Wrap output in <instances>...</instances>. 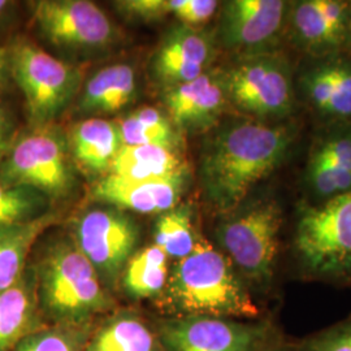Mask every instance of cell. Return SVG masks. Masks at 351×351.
<instances>
[{
  "label": "cell",
  "mask_w": 351,
  "mask_h": 351,
  "mask_svg": "<svg viewBox=\"0 0 351 351\" xmlns=\"http://www.w3.org/2000/svg\"><path fill=\"white\" fill-rule=\"evenodd\" d=\"M294 134L288 125L233 120L207 138L199 159V182L207 203L232 213L265 177L284 163Z\"/></svg>",
  "instance_id": "6da1fadb"
},
{
  "label": "cell",
  "mask_w": 351,
  "mask_h": 351,
  "mask_svg": "<svg viewBox=\"0 0 351 351\" xmlns=\"http://www.w3.org/2000/svg\"><path fill=\"white\" fill-rule=\"evenodd\" d=\"M159 316L261 319L264 311L226 255L201 236L186 258L171 265L168 282L154 302Z\"/></svg>",
  "instance_id": "7a4b0ae2"
},
{
  "label": "cell",
  "mask_w": 351,
  "mask_h": 351,
  "mask_svg": "<svg viewBox=\"0 0 351 351\" xmlns=\"http://www.w3.org/2000/svg\"><path fill=\"white\" fill-rule=\"evenodd\" d=\"M37 245L30 262L47 324H88L120 306L68 233L52 234Z\"/></svg>",
  "instance_id": "3957f363"
},
{
  "label": "cell",
  "mask_w": 351,
  "mask_h": 351,
  "mask_svg": "<svg viewBox=\"0 0 351 351\" xmlns=\"http://www.w3.org/2000/svg\"><path fill=\"white\" fill-rule=\"evenodd\" d=\"M284 213L274 201L239 206L221 215L210 242L226 256L250 290L256 303L267 313L280 300L281 261L285 255L282 229Z\"/></svg>",
  "instance_id": "277c9868"
},
{
  "label": "cell",
  "mask_w": 351,
  "mask_h": 351,
  "mask_svg": "<svg viewBox=\"0 0 351 351\" xmlns=\"http://www.w3.org/2000/svg\"><path fill=\"white\" fill-rule=\"evenodd\" d=\"M285 256L301 281L351 287V190L302 208Z\"/></svg>",
  "instance_id": "5b68a950"
},
{
  "label": "cell",
  "mask_w": 351,
  "mask_h": 351,
  "mask_svg": "<svg viewBox=\"0 0 351 351\" xmlns=\"http://www.w3.org/2000/svg\"><path fill=\"white\" fill-rule=\"evenodd\" d=\"M77 172L66 133L55 123L21 129L0 162V182L33 189L50 203L75 195L80 185Z\"/></svg>",
  "instance_id": "8992f818"
},
{
  "label": "cell",
  "mask_w": 351,
  "mask_h": 351,
  "mask_svg": "<svg viewBox=\"0 0 351 351\" xmlns=\"http://www.w3.org/2000/svg\"><path fill=\"white\" fill-rule=\"evenodd\" d=\"M10 46L13 85L24 97L27 125L55 123L81 91V69L25 37L14 38Z\"/></svg>",
  "instance_id": "52a82bcc"
},
{
  "label": "cell",
  "mask_w": 351,
  "mask_h": 351,
  "mask_svg": "<svg viewBox=\"0 0 351 351\" xmlns=\"http://www.w3.org/2000/svg\"><path fill=\"white\" fill-rule=\"evenodd\" d=\"M154 317L164 351H263L284 329L277 313L255 320L221 316Z\"/></svg>",
  "instance_id": "ba28073f"
},
{
  "label": "cell",
  "mask_w": 351,
  "mask_h": 351,
  "mask_svg": "<svg viewBox=\"0 0 351 351\" xmlns=\"http://www.w3.org/2000/svg\"><path fill=\"white\" fill-rule=\"evenodd\" d=\"M69 237L88 259L98 276L117 298L120 277L130 258L141 247L138 221L112 206H93L71 221Z\"/></svg>",
  "instance_id": "9c48e42d"
},
{
  "label": "cell",
  "mask_w": 351,
  "mask_h": 351,
  "mask_svg": "<svg viewBox=\"0 0 351 351\" xmlns=\"http://www.w3.org/2000/svg\"><path fill=\"white\" fill-rule=\"evenodd\" d=\"M226 101L255 119L293 112L295 93L287 60L276 53L249 55L220 72Z\"/></svg>",
  "instance_id": "30bf717a"
},
{
  "label": "cell",
  "mask_w": 351,
  "mask_h": 351,
  "mask_svg": "<svg viewBox=\"0 0 351 351\" xmlns=\"http://www.w3.org/2000/svg\"><path fill=\"white\" fill-rule=\"evenodd\" d=\"M29 4L38 33L68 53H101L120 38L114 23L94 1L38 0Z\"/></svg>",
  "instance_id": "8fae6325"
},
{
  "label": "cell",
  "mask_w": 351,
  "mask_h": 351,
  "mask_svg": "<svg viewBox=\"0 0 351 351\" xmlns=\"http://www.w3.org/2000/svg\"><path fill=\"white\" fill-rule=\"evenodd\" d=\"M288 3L281 0H230L223 4L217 39L226 50L265 53L281 33Z\"/></svg>",
  "instance_id": "7c38bea8"
},
{
  "label": "cell",
  "mask_w": 351,
  "mask_h": 351,
  "mask_svg": "<svg viewBox=\"0 0 351 351\" xmlns=\"http://www.w3.org/2000/svg\"><path fill=\"white\" fill-rule=\"evenodd\" d=\"M215 43L206 32L175 26L167 32L150 60L152 80L164 90L198 78L210 71Z\"/></svg>",
  "instance_id": "4fadbf2b"
},
{
  "label": "cell",
  "mask_w": 351,
  "mask_h": 351,
  "mask_svg": "<svg viewBox=\"0 0 351 351\" xmlns=\"http://www.w3.org/2000/svg\"><path fill=\"white\" fill-rule=\"evenodd\" d=\"M188 172L163 178L133 180L106 175L90 189L91 199L125 213L162 215L176 206L186 185Z\"/></svg>",
  "instance_id": "5bb4252c"
},
{
  "label": "cell",
  "mask_w": 351,
  "mask_h": 351,
  "mask_svg": "<svg viewBox=\"0 0 351 351\" xmlns=\"http://www.w3.org/2000/svg\"><path fill=\"white\" fill-rule=\"evenodd\" d=\"M165 113L178 132H203L216 125L226 101L220 72L208 71L198 78L164 90Z\"/></svg>",
  "instance_id": "9a60e30c"
},
{
  "label": "cell",
  "mask_w": 351,
  "mask_h": 351,
  "mask_svg": "<svg viewBox=\"0 0 351 351\" xmlns=\"http://www.w3.org/2000/svg\"><path fill=\"white\" fill-rule=\"evenodd\" d=\"M85 351H164L154 315L134 306H119L103 316Z\"/></svg>",
  "instance_id": "2e32d148"
},
{
  "label": "cell",
  "mask_w": 351,
  "mask_h": 351,
  "mask_svg": "<svg viewBox=\"0 0 351 351\" xmlns=\"http://www.w3.org/2000/svg\"><path fill=\"white\" fill-rule=\"evenodd\" d=\"M307 181L315 194L330 199L351 190V125L320 139L308 160Z\"/></svg>",
  "instance_id": "e0dca14e"
},
{
  "label": "cell",
  "mask_w": 351,
  "mask_h": 351,
  "mask_svg": "<svg viewBox=\"0 0 351 351\" xmlns=\"http://www.w3.org/2000/svg\"><path fill=\"white\" fill-rule=\"evenodd\" d=\"M47 326L38 301L36 272L29 262L21 278L0 291V351H12L21 339Z\"/></svg>",
  "instance_id": "ac0fdd59"
},
{
  "label": "cell",
  "mask_w": 351,
  "mask_h": 351,
  "mask_svg": "<svg viewBox=\"0 0 351 351\" xmlns=\"http://www.w3.org/2000/svg\"><path fill=\"white\" fill-rule=\"evenodd\" d=\"M66 138L77 169L94 178L107 175L123 147L117 123L103 117H88L75 123Z\"/></svg>",
  "instance_id": "d6986e66"
},
{
  "label": "cell",
  "mask_w": 351,
  "mask_h": 351,
  "mask_svg": "<svg viewBox=\"0 0 351 351\" xmlns=\"http://www.w3.org/2000/svg\"><path fill=\"white\" fill-rule=\"evenodd\" d=\"M138 94L137 73L130 64L104 66L84 84L75 110L88 117L120 112L136 101Z\"/></svg>",
  "instance_id": "ffe728a7"
},
{
  "label": "cell",
  "mask_w": 351,
  "mask_h": 351,
  "mask_svg": "<svg viewBox=\"0 0 351 351\" xmlns=\"http://www.w3.org/2000/svg\"><path fill=\"white\" fill-rule=\"evenodd\" d=\"M302 93L316 112L328 119H351V63L329 59L301 77Z\"/></svg>",
  "instance_id": "44dd1931"
},
{
  "label": "cell",
  "mask_w": 351,
  "mask_h": 351,
  "mask_svg": "<svg viewBox=\"0 0 351 351\" xmlns=\"http://www.w3.org/2000/svg\"><path fill=\"white\" fill-rule=\"evenodd\" d=\"M58 220L51 211L29 223L0 228V291L21 278L38 241Z\"/></svg>",
  "instance_id": "7402d4cb"
},
{
  "label": "cell",
  "mask_w": 351,
  "mask_h": 351,
  "mask_svg": "<svg viewBox=\"0 0 351 351\" xmlns=\"http://www.w3.org/2000/svg\"><path fill=\"white\" fill-rule=\"evenodd\" d=\"M169 259L159 247L149 245L139 247L121 274L117 300L124 297L132 306L141 302L156 301L169 277Z\"/></svg>",
  "instance_id": "603a6c76"
},
{
  "label": "cell",
  "mask_w": 351,
  "mask_h": 351,
  "mask_svg": "<svg viewBox=\"0 0 351 351\" xmlns=\"http://www.w3.org/2000/svg\"><path fill=\"white\" fill-rule=\"evenodd\" d=\"M186 172L178 149L158 145L123 146L107 172V175L146 180L163 178Z\"/></svg>",
  "instance_id": "cb8c5ba5"
},
{
  "label": "cell",
  "mask_w": 351,
  "mask_h": 351,
  "mask_svg": "<svg viewBox=\"0 0 351 351\" xmlns=\"http://www.w3.org/2000/svg\"><path fill=\"white\" fill-rule=\"evenodd\" d=\"M291 30L297 45L311 53L326 55L339 49L349 32L330 24L316 7L315 0L295 3L291 13Z\"/></svg>",
  "instance_id": "d4e9b609"
},
{
  "label": "cell",
  "mask_w": 351,
  "mask_h": 351,
  "mask_svg": "<svg viewBox=\"0 0 351 351\" xmlns=\"http://www.w3.org/2000/svg\"><path fill=\"white\" fill-rule=\"evenodd\" d=\"M201 236L194 224L191 207L178 204L158 216L152 232V245L163 251L169 262L175 263L193 252Z\"/></svg>",
  "instance_id": "484cf974"
},
{
  "label": "cell",
  "mask_w": 351,
  "mask_h": 351,
  "mask_svg": "<svg viewBox=\"0 0 351 351\" xmlns=\"http://www.w3.org/2000/svg\"><path fill=\"white\" fill-rule=\"evenodd\" d=\"M123 146L158 145L178 149L180 132L168 114L155 107H142L116 121Z\"/></svg>",
  "instance_id": "4316f807"
},
{
  "label": "cell",
  "mask_w": 351,
  "mask_h": 351,
  "mask_svg": "<svg viewBox=\"0 0 351 351\" xmlns=\"http://www.w3.org/2000/svg\"><path fill=\"white\" fill-rule=\"evenodd\" d=\"M99 320L88 324H50L21 339L12 351H85Z\"/></svg>",
  "instance_id": "83f0119b"
},
{
  "label": "cell",
  "mask_w": 351,
  "mask_h": 351,
  "mask_svg": "<svg viewBox=\"0 0 351 351\" xmlns=\"http://www.w3.org/2000/svg\"><path fill=\"white\" fill-rule=\"evenodd\" d=\"M51 211L50 201L36 190L0 182V228L29 223Z\"/></svg>",
  "instance_id": "f1b7e54d"
},
{
  "label": "cell",
  "mask_w": 351,
  "mask_h": 351,
  "mask_svg": "<svg viewBox=\"0 0 351 351\" xmlns=\"http://www.w3.org/2000/svg\"><path fill=\"white\" fill-rule=\"evenodd\" d=\"M298 351H351V313L332 326L301 339H294Z\"/></svg>",
  "instance_id": "f546056e"
},
{
  "label": "cell",
  "mask_w": 351,
  "mask_h": 351,
  "mask_svg": "<svg viewBox=\"0 0 351 351\" xmlns=\"http://www.w3.org/2000/svg\"><path fill=\"white\" fill-rule=\"evenodd\" d=\"M114 8L130 20L150 23L172 13V0H120Z\"/></svg>",
  "instance_id": "4dcf8cb0"
},
{
  "label": "cell",
  "mask_w": 351,
  "mask_h": 351,
  "mask_svg": "<svg viewBox=\"0 0 351 351\" xmlns=\"http://www.w3.org/2000/svg\"><path fill=\"white\" fill-rule=\"evenodd\" d=\"M219 8L215 0H172V13L184 25H202L207 23Z\"/></svg>",
  "instance_id": "1f68e13d"
},
{
  "label": "cell",
  "mask_w": 351,
  "mask_h": 351,
  "mask_svg": "<svg viewBox=\"0 0 351 351\" xmlns=\"http://www.w3.org/2000/svg\"><path fill=\"white\" fill-rule=\"evenodd\" d=\"M20 130L21 129L11 108L0 101V162L11 150Z\"/></svg>",
  "instance_id": "d6a6232c"
},
{
  "label": "cell",
  "mask_w": 351,
  "mask_h": 351,
  "mask_svg": "<svg viewBox=\"0 0 351 351\" xmlns=\"http://www.w3.org/2000/svg\"><path fill=\"white\" fill-rule=\"evenodd\" d=\"M13 85L11 66V46L0 42V95L8 91Z\"/></svg>",
  "instance_id": "836d02e7"
},
{
  "label": "cell",
  "mask_w": 351,
  "mask_h": 351,
  "mask_svg": "<svg viewBox=\"0 0 351 351\" xmlns=\"http://www.w3.org/2000/svg\"><path fill=\"white\" fill-rule=\"evenodd\" d=\"M263 351H298L294 343V337L289 336L285 330H280L274 339L268 342Z\"/></svg>",
  "instance_id": "e575fe53"
},
{
  "label": "cell",
  "mask_w": 351,
  "mask_h": 351,
  "mask_svg": "<svg viewBox=\"0 0 351 351\" xmlns=\"http://www.w3.org/2000/svg\"><path fill=\"white\" fill-rule=\"evenodd\" d=\"M17 3L11 0H0V29H4L12 20Z\"/></svg>",
  "instance_id": "d590c367"
}]
</instances>
